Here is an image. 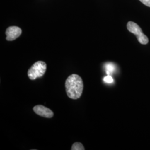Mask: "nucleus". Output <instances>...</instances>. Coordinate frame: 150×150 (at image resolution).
<instances>
[{
  "mask_svg": "<svg viewBox=\"0 0 150 150\" xmlns=\"http://www.w3.org/2000/svg\"><path fill=\"white\" fill-rule=\"evenodd\" d=\"M66 91L68 97L74 100L80 98L83 89V83L80 76L76 74L70 75L65 82Z\"/></svg>",
  "mask_w": 150,
  "mask_h": 150,
  "instance_id": "1",
  "label": "nucleus"
},
{
  "mask_svg": "<svg viewBox=\"0 0 150 150\" xmlns=\"http://www.w3.org/2000/svg\"><path fill=\"white\" fill-rule=\"evenodd\" d=\"M47 69L46 64L41 61L35 62L28 71V76L31 80L43 76Z\"/></svg>",
  "mask_w": 150,
  "mask_h": 150,
  "instance_id": "2",
  "label": "nucleus"
},
{
  "mask_svg": "<svg viewBox=\"0 0 150 150\" xmlns=\"http://www.w3.org/2000/svg\"><path fill=\"white\" fill-rule=\"evenodd\" d=\"M127 28L129 31L136 36L139 42L141 44L146 45L149 43V38L143 33L139 26L132 21H129L127 24Z\"/></svg>",
  "mask_w": 150,
  "mask_h": 150,
  "instance_id": "3",
  "label": "nucleus"
},
{
  "mask_svg": "<svg viewBox=\"0 0 150 150\" xmlns=\"http://www.w3.org/2000/svg\"><path fill=\"white\" fill-rule=\"evenodd\" d=\"M22 33V30L17 26L8 27L6 31V40L7 41H13L18 38Z\"/></svg>",
  "mask_w": 150,
  "mask_h": 150,
  "instance_id": "4",
  "label": "nucleus"
},
{
  "mask_svg": "<svg viewBox=\"0 0 150 150\" xmlns=\"http://www.w3.org/2000/svg\"><path fill=\"white\" fill-rule=\"evenodd\" d=\"M33 110L37 115L45 118H52L54 112L47 107L42 105H37L33 108Z\"/></svg>",
  "mask_w": 150,
  "mask_h": 150,
  "instance_id": "5",
  "label": "nucleus"
},
{
  "mask_svg": "<svg viewBox=\"0 0 150 150\" xmlns=\"http://www.w3.org/2000/svg\"><path fill=\"white\" fill-rule=\"evenodd\" d=\"M72 150H84L85 148L83 145L80 142H75L71 147Z\"/></svg>",
  "mask_w": 150,
  "mask_h": 150,
  "instance_id": "6",
  "label": "nucleus"
},
{
  "mask_svg": "<svg viewBox=\"0 0 150 150\" xmlns=\"http://www.w3.org/2000/svg\"><path fill=\"white\" fill-rule=\"evenodd\" d=\"M106 70L107 72V75H110L112 74V72L114 71V66L112 64H107L106 66Z\"/></svg>",
  "mask_w": 150,
  "mask_h": 150,
  "instance_id": "7",
  "label": "nucleus"
},
{
  "mask_svg": "<svg viewBox=\"0 0 150 150\" xmlns=\"http://www.w3.org/2000/svg\"><path fill=\"white\" fill-rule=\"evenodd\" d=\"M103 80L105 82L108 83H112L113 82V79L110 75H108L106 77H104Z\"/></svg>",
  "mask_w": 150,
  "mask_h": 150,
  "instance_id": "8",
  "label": "nucleus"
},
{
  "mask_svg": "<svg viewBox=\"0 0 150 150\" xmlns=\"http://www.w3.org/2000/svg\"><path fill=\"white\" fill-rule=\"evenodd\" d=\"M143 4L150 7V0H139Z\"/></svg>",
  "mask_w": 150,
  "mask_h": 150,
  "instance_id": "9",
  "label": "nucleus"
}]
</instances>
